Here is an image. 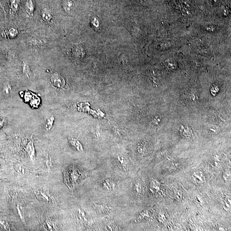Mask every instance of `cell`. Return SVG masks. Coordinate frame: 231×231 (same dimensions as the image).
<instances>
[{
    "instance_id": "cell-10",
    "label": "cell",
    "mask_w": 231,
    "mask_h": 231,
    "mask_svg": "<svg viewBox=\"0 0 231 231\" xmlns=\"http://www.w3.org/2000/svg\"><path fill=\"white\" fill-rule=\"evenodd\" d=\"M151 214L150 211L149 210H144L137 217L136 221L140 222L141 221H146L150 219Z\"/></svg>"
},
{
    "instance_id": "cell-21",
    "label": "cell",
    "mask_w": 231,
    "mask_h": 231,
    "mask_svg": "<svg viewBox=\"0 0 231 231\" xmlns=\"http://www.w3.org/2000/svg\"><path fill=\"white\" fill-rule=\"evenodd\" d=\"M104 229V230L106 231H118L120 230V228H118L115 225L113 224H110L107 225L105 226V227Z\"/></svg>"
},
{
    "instance_id": "cell-17",
    "label": "cell",
    "mask_w": 231,
    "mask_h": 231,
    "mask_svg": "<svg viewBox=\"0 0 231 231\" xmlns=\"http://www.w3.org/2000/svg\"><path fill=\"white\" fill-rule=\"evenodd\" d=\"M0 229L2 230H10L11 228L8 222L3 219L0 220Z\"/></svg>"
},
{
    "instance_id": "cell-14",
    "label": "cell",
    "mask_w": 231,
    "mask_h": 231,
    "mask_svg": "<svg viewBox=\"0 0 231 231\" xmlns=\"http://www.w3.org/2000/svg\"><path fill=\"white\" fill-rule=\"evenodd\" d=\"M44 226L45 229H46L47 230H58V229L55 223L49 221L45 222L44 224Z\"/></svg>"
},
{
    "instance_id": "cell-6",
    "label": "cell",
    "mask_w": 231,
    "mask_h": 231,
    "mask_svg": "<svg viewBox=\"0 0 231 231\" xmlns=\"http://www.w3.org/2000/svg\"><path fill=\"white\" fill-rule=\"evenodd\" d=\"M36 194L38 198L44 202L50 203L54 202V198L47 191L43 190H39L36 191Z\"/></svg>"
},
{
    "instance_id": "cell-9",
    "label": "cell",
    "mask_w": 231,
    "mask_h": 231,
    "mask_svg": "<svg viewBox=\"0 0 231 231\" xmlns=\"http://www.w3.org/2000/svg\"><path fill=\"white\" fill-rule=\"evenodd\" d=\"M117 166L120 168L121 169L127 172L128 170V164L127 160L125 158L122 156H118L117 158V164H116Z\"/></svg>"
},
{
    "instance_id": "cell-16",
    "label": "cell",
    "mask_w": 231,
    "mask_h": 231,
    "mask_svg": "<svg viewBox=\"0 0 231 231\" xmlns=\"http://www.w3.org/2000/svg\"><path fill=\"white\" fill-rule=\"evenodd\" d=\"M26 150L29 155L30 156L31 158H33L34 156V149L33 147V142L32 141H30L27 145L26 147Z\"/></svg>"
},
{
    "instance_id": "cell-2",
    "label": "cell",
    "mask_w": 231,
    "mask_h": 231,
    "mask_svg": "<svg viewBox=\"0 0 231 231\" xmlns=\"http://www.w3.org/2000/svg\"><path fill=\"white\" fill-rule=\"evenodd\" d=\"M75 215L77 221L83 226H88L91 224L89 216L82 209H77L76 211Z\"/></svg>"
},
{
    "instance_id": "cell-7",
    "label": "cell",
    "mask_w": 231,
    "mask_h": 231,
    "mask_svg": "<svg viewBox=\"0 0 231 231\" xmlns=\"http://www.w3.org/2000/svg\"><path fill=\"white\" fill-rule=\"evenodd\" d=\"M18 31L17 29L13 28H9L4 30L1 32V36L6 38L12 39L17 37Z\"/></svg>"
},
{
    "instance_id": "cell-11",
    "label": "cell",
    "mask_w": 231,
    "mask_h": 231,
    "mask_svg": "<svg viewBox=\"0 0 231 231\" xmlns=\"http://www.w3.org/2000/svg\"><path fill=\"white\" fill-rule=\"evenodd\" d=\"M133 190L134 193L137 195H142L144 192V187L141 182L138 180L134 184L133 187Z\"/></svg>"
},
{
    "instance_id": "cell-8",
    "label": "cell",
    "mask_w": 231,
    "mask_h": 231,
    "mask_svg": "<svg viewBox=\"0 0 231 231\" xmlns=\"http://www.w3.org/2000/svg\"><path fill=\"white\" fill-rule=\"evenodd\" d=\"M41 17L44 21L49 22L53 18V15L50 9L46 8L41 11Z\"/></svg>"
},
{
    "instance_id": "cell-20",
    "label": "cell",
    "mask_w": 231,
    "mask_h": 231,
    "mask_svg": "<svg viewBox=\"0 0 231 231\" xmlns=\"http://www.w3.org/2000/svg\"><path fill=\"white\" fill-rule=\"evenodd\" d=\"M23 72L25 76L29 77L31 75V71L30 68L26 63H24L23 66Z\"/></svg>"
},
{
    "instance_id": "cell-19",
    "label": "cell",
    "mask_w": 231,
    "mask_h": 231,
    "mask_svg": "<svg viewBox=\"0 0 231 231\" xmlns=\"http://www.w3.org/2000/svg\"><path fill=\"white\" fill-rule=\"evenodd\" d=\"M69 140H70V142H71V144L73 146H74L78 150L81 151L82 150V145L80 144L79 142L76 140L75 139L71 138Z\"/></svg>"
},
{
    "instance_id": "cell-22",
    "label": "cell",
    "mask_w": 231,
    "mask_h": 231,
    "mask_svg": "<svg viewBox=\"0 0 231 231\" xmlns=\"http://www.w3.org/2000/svg\"><path fill=\"white\" fill-rule=\"evenodd\" d=\"M11 90V87L10 85L6 84L3 86V91L4 93L6 94L9 93V92Z\"/></svg>"
},
{
    "instance_id": "cell-13",
    "label": "cell",
    "mask_w": 231,
    "mask_h": 231,
    "mask_svg": "<svg viewBox=\"0 0 231 231\" xmlns=\"http://www.w3.org/2000/svg\"><path fill=\"white\" fill-rule=\"evenodd\" d=\"M194 180L198 184L203 183L205 181V176L203 173L201 172H195L193 176Z\"/></svg>"
},
{
    "instance_id": "cell-4",
    "label": "cell",
    "mask_w": 231,
    "mask_h": 231,
    "mask_svg": "<svg viewBox=\"0 0 231 231\" xmlns=\"http://www.w3.org/2000/svg\"><path fill=\"white\" fill-rule=\"evenodd\" d=\"M102 188L108 192H112L115 190L117 187V184L116 181L111 178H107L102 182Z\"/></svg>"
},
{
    "instance_id": "cell-1",
    "label": "cell",
    "mask_w": 231,
    "mask_h": 231,
    "mask_svg": "<svg viewBox=\"0 0 231 231\" xmlns=\"http://www.w3.org/2000/svg\"><path fill=\"white\" fill-rule=\"evenodd\" d=\"M89 172L77 166H71L65 173L66 183L69 187H73L78 182L89 176Z\"/></svg>"
},
{
    "instance_id": "cell-3",
    "label": "cell",
    "mask_w": 231,
    "mask_h": 231,
    "mask_svg": "<svg viewBox=\"0 0 231 231\" xmlns=\"http://www.w3.org/2000/svg\"><path fill=\"white\" fill-rule=\"evenodd\" d=\"M93 207L95 212L99 214H109L113 210L112 207L105 204H94Z\"/></svg>"
},
{
    "instance_id": "cell-15",
    "label": "cell",
    "mask_w": 231,
    "mask_h": 231,
    "mask_svg": "<svg viewBox=\"0 0 231 231\" xmlns=\"http://www.w3.org/2000/svg\"><path fill=\"white\" fill-rule=\"evenodd\" d=\"M26 10L27 13L29 16H32L33 15L34 7L31 0H28L26 2Z\"/></svg>"
},
{
    "instance_id": "cell-5",
    "label": "cell",
    "mask_w": 231,
    "mask_h": 231,
    "mask_svg": "<svg viewBox=\"0 0 231 231\" xmlns=\"http://www.w3.org/2000/svg\"><path fill=\"white\" fill-rule=\"evenodd\" d=\"M50 81L53 85L58 88L63 87L65 84L64 79L58 74H53L50 77Z\"/></svg>"
},
{
    "instance_id": "cell-12",
    "label": "cell",
    "mask_w": 231,
    "mask_h": 231,
    "mask_svg": "<svg viewBox=\"0 0 231 231\" xmlns=\"http://www.w3.org/2000/svg\"><path fill=\"white\" fill-rule=\"evenodd\" d=\"M20 0H11L10 12L12 15H14L17 13L19 7Z\"/></svg>"
},
{
    "instance_id": "cell-18",
    "label": "cell",
    "mask_w": 231,
    "mask_h": 231,
    "mask_svg": "<svg viewBox=\"0 0 231 231\" xmlns=\"http://www.w3.org/2000/svg\"><path fill=\"white\" fill-rule=\"evenodd\" d=\"M63 7L66 11H70L73 9L74 4L71 1H66L63 3Z\"/></svg>"
}]
</instances>
